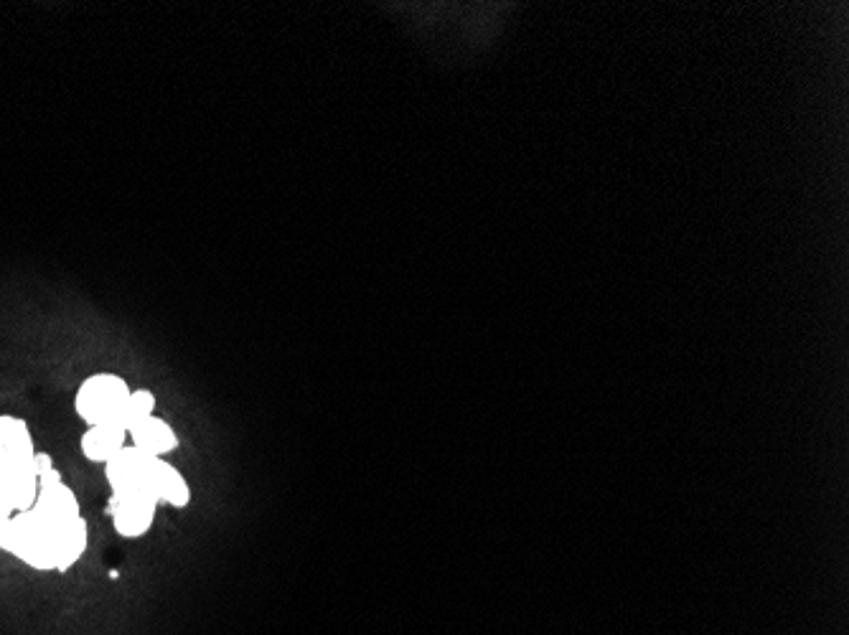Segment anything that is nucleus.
<instances>
[{"label": "nucleus", "instance_id": "423d86ee", "mask_svg": "<svg viewBox=\"0 0 849 635\" xmlns=\"http://www.w3.org/2000/svg\"><path fill=\"white\" fill-rule=\"evenodd\" d=\"M128 438H133V445L148 455H168L171 450L179 448V438H175L173 427L163 423L158 417H148L135 427H130Z\"/></svg>", "mask_w": 849, "mask_h": 635}, {"label": "nucleus", "instance_id": "20e7f679", "mask_svg": "<svg viewBox=\"0 0 849 635\" xmlns=\"http://www.w3.org/2000/svg\"><path fill=\"white\" fill-rule=\"evenodd\" d=\"M158 463L160 457L143 453L135 445H125L120 453H114L105 463V476L112 496H143V499L160 503L156 491Z\"/></svg>", "mask_w": 849, "mask_h": 635}, {"label": "nucleus", "instance_id": "1a4fd4ad", "mask_svg": "<svg viewBox=\"0 0 849 635\" xmlns=\"http://www.w3.org/2000/svg\"><path fill=\"white\" fill-rule=\"evenodd\" d=\"M153 410H156V396H153L148 389L133 392V394H130V400H128L125 415H122V427H125V430H130V427H135L137 423H143V419L153 417Z\"/></svg>", "mask_w": 849, "mask_h": 635}, {"label": "nucleus", "instance_id": "0eeeda50", "mask_svg": "<svg viewBox=\"0 0 849 635\" xmlns=\"http://www.w3.org/2000/svg\"><path fill=\"white\" fill-rule=\"evenodd\" d=\"M128 430L118 423L95 425L84 432L82 438V453L89 457L92 463H107L114 453H120L125 448Z\"/></svg>", "mask_w": 849, "mask_h": 635}, {"label": "nucleus", "instance_id": "f257e3e1", "mask_svg": "<svg viewBox=\"0 0 849 635\" xmlns=\"http://www.w3.org/2000/svg\"><path fill=\"white\" fill-rule=\"evenodd\" d=\"M0 549L34 570L66 572L87 549V524L59 471L44 468L38 499L28 511L0 522Z\"/></svg>", "mask_w": 849, "mask_h": 635}, {"label": "nucleus", "instance_id": "7ed1b4c3", "mask_svg": "<svg viewBox=\"0 0 849 635\" xmlns=\"http://www.w3.org/2000/svg\"><path fill=\"white\" fill-rule=\"evenodd\" d=\"M130 394L133 392L128 389L125 379L114 377V374H95L82 381L80 392H76V415L89 427L107 423L122 425Z\"/></svg>", "mask_w": 849, "mask_h": 635}, {"label": "nucleus", "instance_id": "6e6552de", "mask_svg": "<svg viewBox=\"0 0 849 635\" xmlns=\"http://www.w3.org/2000/svg\"><path fill=\"white\" fill-rule=\"evenodd\" d=\"M156 491H158L160 503H168V506H175V509H183L191 501L189 484L183 480L181 473L175 471L171 463L163 461V457H160V463H158Z\"/></svg>", "mask_w": 849, "mask_h": 635}, {"label": "nucleus", "instance_id": "39448f33", "mask_svg": "<svg viewBox=\"0 0 849 635\" xmlns=\"http://www.w3.org/2000/svg\"><path fill=\"white\" fill-rule=\"evenodd\" d=\"M156 509L158 503L143 499V496H112L110 501L114 529L128 539L143 537L150 529L153 518H156Z\"/></svg>", "mask_w": 849, "mask_h": 635}, {"label": "nucleus", "instance_id": "f03ea898", "mask_svg": "<svg viewBox=\"0 0 849 635\" xmlns=\"http://www.w3.org/2000/svg\"><path fill=\"white\" fill-rule=\"evenodd\" d=\"M28 425L0 415V522L28 511L38 499V461Z\"/></svg>", "mask_w": 849, "mask_h": 635}]
</instances>
